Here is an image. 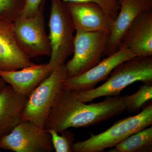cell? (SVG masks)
Returning <instances> with one entry per match:
<instances>
[{
	"label": "cell",
	"instance_id": "11",
	"mask_svg": "<svg viewBox=\"0 0 152 152\" xmlns=\"http://www.w3.org/2000/svg\"><path fill=\"white\" fill-rule=\"evenodd\" d=\"M75 30L110 34L114 19L100 6L93 3H66Z\"/></svg>",
	"mask_w": 152,
	"mask_h": 152
},
{
	"label": "cell",
	"instance_id": "18",
	"mask_svg": "<svg viewBox=\"0 0 152 152\" xmlns=\"http://www.w3.org/2000/svg\"><path fill=\"white\" fill-rule=\"evenodd\" d=\"M26 0H0V18L14 22L21 16Z\"/></svg>",
	"mask_w": 152,
	"mask_h": 152
},
{
	"label": "cell",
	"instance_id": "12",
	"mask_svg": "<svg viewBox=\"0 0 152 152\" xmlns=\"http://www.w3.org/2000/svg\"><path fill=\"white\" fill-rule=\"evenodd\" d=\"M34 64L17 41L13 22L0 18V71L16 70Z\"/></svg>",
	"mask_w": 152,
	"mask_h": 152
},
{
	"label": "cell",
	"instance_id": "7",
	"mask_svg": "<svg viewBox=\"0 0 152 152\" xmlns=\"http://www.w3.org/2000/svg\"><path fill=\"white\" fill-rule=\"evenodd\" d=\"M44 1L34 15L20 16L13 22L14 32L17 41L31 59L40 56H50L51 53L46 28Z\"/></svg>",
	"mask_w": 152,
	"mask_h": 152
},
{
	"label": "cell",
	"instance_id": "14",
	"mask_svg": "<svg viewBox=\"0 0 152 152\" xmlns=\"http://www.w3.org/2000/svg\"><path fill=\"white\" fill-rule=\"evenodd\" d=\"M121 44L136 56H152V10L139 15L125 34Z\"/></svg>",
	"mask_w": 152,
	"mask_h": 152
},
{
	"label": "cell",
	"instance_id": "13",
	"mask_svg": "<svg viewBox=\"0 0 152 152\" xmlns=\"http://www.w3.org/2000/svg\"><path fill=\"white\" fill-rule=\"evenodd\" d=\"M53 71L48 63L34 64L16 70L0 71V77L17 93L28 97Z\"/></svg>",
	"mask_w": 152,
	"mask_h": 152
},
{
	"label": "cell",
	"instance_id": "15",
	"mask_svg": "<svg viewBox=\"0 0 152 152\" xmlns=\"http://www.w3.org/2000/svg\"><path fill=\"white\" fill-rule=\"evenodd\" d=\"M28 97L16 92L10 86L0 91V137L7 134L21 121Z\"/></svg>",
	"mask_w": 152,
	"mask_h": 152
},
{
	"label": "cell",
	"instance_id": "17",
	"mask_svg": "<svg viewBox=\"0 0 152 152\" xmlns=\"http://www.w3.org/2000/svg\"><path fill=\"white\" fill-rule=\"evenodd\" d=\"M122 97L126 110L137 111L142 108L146 103L152 100V84H144L133 94L123 96Z\"/></svg>",
	"mask_w": 152,
	"mask_h": 152
},
{
	"label": "cell",
	"instance_id": "21",
	"mask_svg": "<svg viewBox=\"0 0 152 152\" xmlns=\"http://www.w3.org/2000/svg\"><path fill=\"white\" fill-rule=\"evenodd\" d=\"M43 0H26L24 8L21 16L30 17L37 12Z\"/></svg>",
	"mask_w": 152,
	"mask_h": 152
},
{
	"label": "cell",
	"instance_id": "22",
	"mask_svg": "<svg viewBox=\"0 0 152 152\" xmlns=\"http://www.w3.org/2000/svg\"><path fill=\"white\" fill-rule=\"evenodd\" d=\"M6 85V82L0 77V91L4 88Z\"/></svg>",
	"mask_w": 152,
	"mask_h": 152
},
{
	"label": "cell",
	"instance_id": "16",
	"mask_svg": "<svg viewBox=\"0 0 152 152\" xmlns=\"http://www.w3.org/2000/svg\"><path fill=\"white\" fill-rule=\"evenodd\" d=\"M110 152H151L152 127L133 134L117 144Z\"/></svg>",
	"mask_w": 152,
	"mask_h": 152
},
{
	"label": "cell",
	"instance_id": "9",
	"mask_svg": "<svg viewBox=\"0 0 152 152\" xmlns=\"http://www.w3.org/2000/svg\"><path fill=\"white\" fill-rule=\"evenodd\" d=\"M135 56L132 52L121 44L118 50L88 70L78 75L66 78L63 82V89L73 92L93 89L99 82L108 78L116 67Z\"/></svg>",
	"mask_w": 152,
	"mask_h": 152
},
{
	"label": "cell",
	"instance_id": "6",
	"mask_svg": "<svg viewBox=\"0 0 152 152\" xmlns=\"http://www.w3.org/2000/svg\"><path fill=\"white\" fill-rule=\"evenodd\" d=\"M73 56L65 63L68 77L83 73L101 61L105 54L109 33L75 31Z\"/></svg>",
	"mask_w": 152,
	"mask_h": 152
},
{
	"label": "cell",
	"instance_id": "23",
	"mask_svg": "<svg viewBox=\"0 0 152 152\" xmlns=\"http://www.w3.org/2000/svg\"><path fill=\"white\" fill-rule=\"evenodd\" d=\"M1 137H0V140H1ZM1 148H0V151H1Z\"/></svg>",
	"mask_w": 152,
	"mask_h": 152
},
{
	"label": "cell",
	"instance_id": "3",
	"mask_svg": "<svg viewBox=\"0 0 152 152\" xmlns=\"http://www.w3.org/2000/svg\"><path fill=\"white\" fill-rule=\"evenodd\" d=\"M142 111L118 121L110 128L89 138L73 143L72 152H101L112 148L133 134L152 126V104H146Z\"/></svg>",
	"mask_w": 152,
	"mask_h": 152
},
{
	"label": "cell",
	"instance_id": "8",
	"mask_svg": "<svg viewBox=\"0 0 152 152\" xmlns=\"http://www.w3.org/2000/svg\"><path fill=\"white\" fill-rule=\"evenodd\" d=\"M1 149L15 152H52L50 135L43 128L21 121L10 132L2 137Z\"/></svg>",
	"mask_w": 152,
	"mask_h": 152
},
{
	"label": "cell",
	"instance_id": "2",
	"mask_svg": "<svg viewBox=\"0 0 152 152\" xmlns=\"http://www.w3.org/2000/svg\"><path fill=\"white\" fill-rule=\"evenodd\" d=\"M109 76L100 86L85 91L72 92L77 99L87 103L101 97L119 96L124 89L135 82L152 84V56H135L125 61Z\"/></svg>",
	"mask_w": 152,
	"mask_h": 152
},
{
	"label": "cell",
	"instance_id": "10",
	"mask_svg": "<svg viewBox=\"0 0 152 152\" xmlns=\"http://www.w3.org/2000/svg\"><path fill=\"white\" fill-rule=\"evenodd\" d=\"M120 9L109 34L104 55L110 56L118 50L125 34L139 15L152 10V0H117Z\"/></svg>",
	"mask_w": 152,
	"mask_h": 152
},
{
	"label": "cell",
	"instance_id": "20",
	"mask_svg": "<svg viewBox=\"0 0 152 152\" xmlns=\"http://www.w3.org/2000/svg\"><path fill=\"white\" fill-rule=\"evenodd\" d=\"M65 3H93L100 6L107 13L115 19L120 9L117 0H62Z\"/></svg>",
	"mask_w": 152,
	"mask_h": 152
},
{
	"label": "cell",
	"instance_id": "4",
	"mask_svg": "<svg viewBox=\"0 0 152 152\" xmlns=\"http://www.w3.org/2000/svg\"><path fill=\"white\" fill-rule=\"evenodd\" d=\"M67 77L65 64L55 68L28 96L21 121L31 122L44 128L50 112L62 91L63 82Z\"/></svg>",
	"mask_w": 152,
	"mask_h": 152
},
{
	"label": "cell",
	"instance_id": "1",
	"mask_svg": "<svg viewBox=\"0 0 152 152\" xmlns=\"http://www.w3.org/2000/svg\"><path fill=\"white\" fill-rule=\"evenodd\" d=\"M126 110L122 97L107 96L102 102L87 104L70 91L63 89L50 112L44 129L60 133L71 128L88 127L101 124Z\"/></svg>",
	"mask_w": 152,
	"mask_h": 152
},
{
	"label": "cell",
	"instance_id": "5",
	"mask_svg": "<svg viewBox=\"0 0 152 152\" xmlns=\"http://www.w3.org/2000/svg\"><path fill=\"white\" fill-rule=\"evenodd\" d=\"M51 53L48 64L52 70L66 63L73 53V22L62 0H52L49 20Z\"/></svg>",
	"mask_w": 152,
	"mask_h": 152
},
{
	"label": "cell",
	"instance_id": "19",
	"mask_svg": "<svg viewBox=\"0 0 152 152\" xmlns=\"http://www.w3.org/2000/svg\"><path fill=\"white\" fill-rule=\"evenodd\" d=\"M50 133L54 150L56 152H72V145L75 140L73 133L66 130L61 132V135L54 129L48 130Z\"/></svg>",
	"mask_w": 152,
	"mask_h": 152
}]
</instances>
